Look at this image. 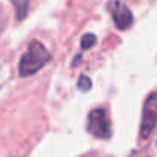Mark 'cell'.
<instances>
[{
  "mask_svg": "<svg viewBox=\"0 0 157 157\" xmlns=\"http://www.w3.org/2000/svg\"><path fill=\"white\" fill-rule=\"evenodd\" d=\"M52 59L51 52L40 40H32L29 43L28 51L21 55L18 63V75L21 78H28L40 72L49 61Z\"/></svg>",
  "mask_w": 157,
  "mask_h": 157,
  "instance_id": "obj_1",
  "label": "cell"
},
{
  "mask_svg": "<svg viewBox=\"0 0 157 157\" xmlns=\"http://www.w3.org/2000/svg\"><path fill=\"white\" fill-rule=\"evenodd\" d=\"M157 127V92L148 95L142 108V119L139 128V139L148 140Z\"/></svg>",
  "mask_w": 157,
  "mask_h": 157,
  "instance_id": "obj_2",
  "label": "cell"
},
{
  "mask_svg": "<svg viewBox=\"0 0 157 157\" xmlns=\"http://www.w3.org/2000/svg\"><path fill=\"white\" fill-rule=\"evenodd\" d=\"M87 131L98 139H110L111 137V124L108 121L107 111L104 108H95L89 113Z\"/></svg>",
  "mask_w": 157,
  "mask_h": 157,
  "instance_id": "obj_3",
  "label": "cell"
},
{
  "mask_svg": "<svg viewBox=\"0 0 157 157\" xmlns=\"http://www.w3.org/2000/svg\"><path fill=\"white\" fill-rule=\"evenodd\" d=\"M107 8H108V11L111 14V18L114 21V26L119 31H127L133 25V14L128 9V6L125 3H122L121 0L110 2Z\"/></svg>",
  "mask_w": 157,
  "mask_h": 157,
  "instance_id": "obj_4",
  "label": "cell"
},
{
  "mask_svg": "<svg viewBox=\"0 0 157 157\" xmlns=\"http://www.w3.org/2000/svg\"><path fill=\"white\" fill-rule=\"evenodd\" d=\"M14 5V9L17 12V18L18 20H25L29 11V2L31 0H11Z\"/></svg>",
  "mask_w": 157,
  "mask_h": 157,
  "instance_id": "obj_5",
  "label": "cell"
},
{
  "mask_svg": "<svg viewBox=\"0 0 157 157\" xmlns=\"http://www.w3.org/2000/svg\"><path fill=\"white\" fill-rule=\"evenodd\" d=\"M95 43H96V35L95 34H84L82 35V38H81V49L82 51H89V49H92L93 46H95Z\"/></svg>",
  "mask_w": 157,
  "mask_h": 157,
  "instance_id": "obj_6",
  "label": "cell"
},
{
  "mask_svg": "<svg viewBox=\"0 0 157 157\" xmlns=\"http://www.w3.org/2000/svg\"><path fill=\"white\" fill-rule=\"evenodd\" d=\"M78 89L82 90V92H89L92 89V79L87 75H81L79 79H78Z\"/></svg>",
  "mask_w": 157,
  "mask_h": 157,
  "instance_id": "obj_7",
  "label": "cell"
},
{
  "mask_svg": "<svg viewBox=\"0 0 157 157\" xmlns=\"http://www.w3.org/2000/svg\"><path fill=\"white\" fill-rule=\"evenodd\" d=\"M81 58H82V53H78V55H76V56L73 58V63H72V64H73V67H76V66L79 64V61H81Z\"/></svg>",
  "mask_w": 157,
  "mask_h": 157,
  "instance_id": "obj_8",
  "label": "cell"
}]
</instances>
